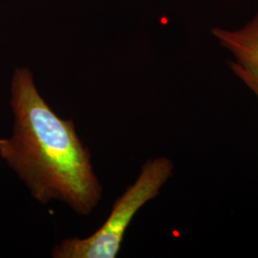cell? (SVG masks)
<instances>
[{
    "mask_svg": "<svg viewBox=\"0 0 258 258\" xmlns=\"http://www.w3.org/2000/svg\"><path fill=\"white\" fill-rule=\"evenodd\" d=\"M231 70L237 75V77L241 79L249 89L252 90V92L255 94L258 98V82L254 80L250 75L248 74L244 69H242L239 65L236 64L235 62H231Z\"/></svg>",
    "mask_w": 258,
    "mask_h": 258,
    "instance_id": "277c9868",
    "label": "cell"
},
{
    "mask_svg": "<svg viewBox=\"0 0 258 258\" xmlns=\"http://www.w3.org/2000/svg\"><path fill=\"white\" fill-rule=\"evenodd\" d=\"M212 35L230 51L236 63L258 82V12L249 23L238 30L214 28Z\"/></svg>",
    "mask_w": 258,
    "mask_h": 258,
    "instance_id": "3957f363",
    "label": "cell"
},
{
    "mask_svg": "<svg viewBox=\"0 0 258 258\" xmlns=\"http://www.w3.org/2000/svg\"><path fill=\"white\" fill-rule=\"evenodd\" d=\"M10 105L15 122L12 136L0 139V157L39 203L57 200L79 215H90L102 199V186L74 120L55 114L26 67L13 74Z\"/></svg>",
    "mask_w": 258,
    "mask_h": 258,
    "instance_id": "6da1fadb",
    "label": "cell"
},
{
    "mask_svg": "<svg viewBox=\"0 0 258 258\" xmlns=\"http://www.w3.org/2000/svg\"><path fill=\"white\" fill-rule=\"evenodd\" d=\"M173 174V164L166 157L148 160L135 183L113 204L102 226L86 238L62 240L52 250L54 258H115L124 233L136 213L160 194Z\"/></svg>",
    "mask_w": 258,
    "mask_h": 258,
    "instance_id": "7a4b0ae2",
    "label": "cell"
}]
</instances>
